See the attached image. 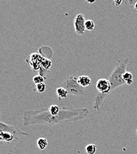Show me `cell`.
I'll return each mask as SVG.
<instances>
[{
    "mask_svg": "<svg viewBox=\"0 0 137 154\" xmlns=\"http://www.w3.org/2000/svg\"><path fill=\"white\" fill-rule=\"evenodd\" d=\"M89 110L87 108H72L61 107L57 115L51 114L48 108L42 107L36 110H26L23 113V125L29 126L44 125L53 126L61 122L81 121L88 117Z\"/></svg>",
    "mask_w": 137,
    "mask_h": 154,
    "instance_id": "cell-1",
    "label": "cell"
},
{
    "mask_svg": "<svg viewBox=\"0 0 137 154\" xmlns=\"http://www.w3.org/2000/svg\"><path fill=\"white\" fill-rule=\"evenodd\" d=\"M128 62L129 58L128 57L124 58L119 62V64L115 67L109 76L108 80L111 87V93H112L115 89L126 84L123 80L122 75L126 72V68Z\"/></svg>",
    "mask_w": 137,
    "mask_h": 154,
    "instance_id": "cell-2",
    "label": "cell"
},
{
    "mask_svg": "<svg viewBox=\"0 0 137 154\" xmlns=\"http://www.w3.org/2000/svg\"><path fill=\"white\" fill-rule=\"evenodd\" d=\"M59 87L64 88L68 92V95L76 97H81L85 95L84 88L81 87L78 82V78L75 76H69L67 78Z\"/></svg>",
    "mask_w": 137,
    "mask_h": 154,
    "instance_id": "cell-3",
    "label": "cell"
},
{
    "mask_svg": "<svg viewBox=\"0 0 137 154\" xmlns=\"http://www.w3.org/2000/svg\"><path fill=\"white\" fill-rule=\"evenodd\" d=\"M85 17L83 14H78L74 19L75 31L78 35H83L85 33Z\"/></svg>",
    "mask_w": 137,
    "mask_h": 154,
    "instance_id": "cell-4",
    "label": "cell"
},
{
    "mask_svg": "<svg viewBox=\"0 0 137 154\" xmlns=\"http://www.w3.org/2000/svg\"><path fill=\"white\" fill-rule=\"evenodd\" d=\"M3 132H9L17 135H28V133L23 132L19 128L0 121V133Z\"/></svg>",
    "mask_w": 137,
    "mask_h": 154,
    "instance_id": "cell-5",
    "label": "cell"
},
{
    "mask_svg": "<svg viewBox=\"0 0 137 154\" xmlns=\"http://www.w3.org/2000/svg\"><path fill=\"white\" fill-rule=\"evenodd\" d=\"M78 82L79 84L83 88L88 87L92 84L91 78L87 75L79 76L78 78Z\"/></svg>",
    "mask_w": 137,
    "mask_h": 154,
    "instance_id": "cell-6",
    "label": "cell"
},
{
    "mask_svg": "<svg viewBox=\"0 0 137 154\" xmlns=\"http://www.w3.org/2000/svg\"><path fill=\"white\" fill-rule=\"evenodd\" d=\"M0 138L2 141L8 143L14 139V135L9 132H3L0 133Z\"/></svg>",
    "mask_w": 137,
    "mask_h": 154,
    "instance_id": "cell-7",
    "label": "cell"
},
{
    "mask_svg": "<svg viewBox=\"0 0 137 154\" xmlns=\"http://www.w3.org/2000/svg\"><path fill=\"white\" fill-rule=\"evenodd\" d=\"M56 95L59 98V100L61 99H64L66 98L67 96L68 95L67 91L63 87H59L56 89Z\"/></svg>",
    "mask_w": 137,
    "mask_h": 154,
    "instance_id": "cell-8",
    "label": "cell"
},
{
    "mask_svg": "<svg viewBox=\"0 0 137 154\" xmlns=\"http://www.w3.org/2000/svg\"><path fill=\"white\" fill-rule=\"evenodd\" d=\"M122 78L126 84L131 85L133 83V75L132 73L129 71H126L122 75Z\"/></svg>",
    "mask_w": 137,
    "mask_h": 154,
    "instance_id": "cell-9",
    "label": "cell"
},
{
    "mask_svg": "<svg viewBox=\"0 0 137 154\" xmlns=\"http://www.w3.org/2000/svg\"><path fill=\"white\" fill-rule=\"evenodd\" d=\"M37 145L38 148L41 150H44L48 145L47 140L44 138H40L37 141Z\"/></svg>",
    "mask_w": 137,
    "mask_h": 154,
    "instance_id": "cell-10",
    "label": "cell"
},
{
    "mask_svg": "<svg viewBox=\"0 0 137 154\" xmlns=\"http://www.w3.org/2000/svg\"><path fill=\"white\" fill-rule=\"evenodd\" d=\"M61 108V107H60L56 104H52L50 106V107L48 108V110L51 114L55 116L60 113Z\"/></svg>",
    "mask_w": 137,
    "mask_h": 154,
    "instance_id": "cell-11",
    "label": "cell"
},
{
    "mask_svg": "<svg viewBox=\"0 0 137 154\" xmlns=\"http://www.w3.org/2000/svg\"><path fill=\"white\" fill-rule=\"evenodd\" d=\"M97 150V146L95 144H89L85 148V150L88 154H95Z\"/></svg>",
    "mask_w": 137,
    "mask_h": 154,
    "instance_id": "cell-12",
    "label": "cell"
},
{
    "mask_svg": "<svg viewBox=\"0 0 137 154\" xmlns=\"http://www.w3.org/2000/svg\"><path fill=\"white\" fill-rule=\"evenodd\" d=\"M44 76L42 75H37L36 76H34L32 78V81L33 83L35 84V85H37L41 83H44Z\"/></svg>",
    "mask_w": 137,
    "mask_h": 154,
    "instance_id": "cell-13",
    "label": "cell"
},
{
    "mask_svg": "<svg viewBox=\"0 0 137 154\" xmlns=\"http://www.w3.org/2000/svg\"><path fill=\"white\" fill-rule=\"evenodd\" d=\"M95 24L93 20H86V22H85L86 30L88 31H91L95 29Z\"/></svg>",
    "mask_w": 137,
    "mask_h": 154,
    "instance_id": "cell-14",
    "label": "cell"
},
{
    "mask_svg": "<svg viewBox=\"0 0 137 154\" xmlns=\"http://www.w3.org/2000/svg\"><path fill=\"white\" fill-rule=\"evenodd\" d=\"M36 91L39 93H43L45 91L46 88V86L44 83L36 85Z\"/></svg>",
    "mask_w": 137,
    "mask_h": 154,
    "instance_id": "cell-15",
    "label": "cell"
},
{
    "mask_svg": "<svg viewBox=\"0 0 137 154\" xmlns=\"http://www.w3.org/2000/svg\"><path fill=\"white\" fill-rule=\"evenodd\" d=\"M122 3V1H121V0H120V1H114V3H115V5L118 7V6H119L121 3Z\"/></svg>",
    "mask_w": 137,
    "mask_h": 154,
    "instance_id": "cell-16",
    "label": "cell"
},
{
    "mask_svg": "<svg viewBox=\"0 0 137 154\" xmlns=\"http://www.w3.org/2000/svg\"><path fill=\"white\" fill-rule=\"evenodd\" d=\"M134 9H135L136 10H137V1H136V2L135 3V4H134Z\"/></svg>",
    "mask_w": 137,
    "mask_h": 154,
    "instance_id": "cell-17",
    "label": "cell"
},
{
    "mask_svg": "<svg viewBox=\"0 0 137 154\" xmlns=\"http://www.w3.org/2000/svg\"><path fill=\"white\" fill-rule=\"evenodd\" d=\"M1 118V108H0V119Z\"/></svg>",
    "mask_w": 137,
    "mask_h": 154,
    "instance_id": "cell-18",
    "label": "cell"
},
{
    "mask_svg": "<svg viewBox=\"0 0 137 154\" xmlns=\"http://www.w3.org/2000/svg\"><path fill=\"white\" fill-rule=\"evenodd\" d=\"M88 3H95V1H88Z\"/></svg>",
    "mask_w": 137,
    "mask_h": 154,
    "instance_id": "cell-19",
    "label": "cell"
},
{
    "mask_svg": "<svg viewBox=\"0 0 137 154\" xmlns=\"http://www.w3.org/2000/svg\"><path fill=\"white\" fill-rule=\"evenodd\" d=\"M0 141H2V140H1V138H0Z\"/></svg>",
    "mask_w": 137,
    "mask_h": 154,
    "instance_id": "cell-20",
    "label": "cell"
},
{
    "mask_svg": "<svg viewBox=\"0 0 137 154\" xmlns=\"http://www.w3.org/2000/svg\"><path fill=\"white\" fill-rule=\"evenodd\" d=\"M136 134H137V130H136Z\"/></svg>",
    "mask_w": 137,
    "mask_h": 154,
    "instance_id": "cell-21",
    "label": "cell"
}]
</instances>
